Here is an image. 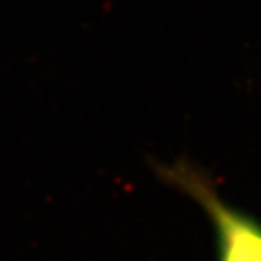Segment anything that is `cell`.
I'll list each match as a JSON object with an SVG mask.
<instances>
[{"instance_id":"1","label":"cell","mask_w":261,"mask_h":261,"mask_svg":"<svg viewBox=\"0 0 261 261\" xmlns=\"http://www.w3.org/2000/svg\"><path fill=\"white\" fill-rule=\"evenodd\" d=\"M161 173L166 180L175 181L185 192L200 200L211 212L219 232L221 261H261V229L246 221L217 200L211 190L184 166L165 168Z\"/></svg>"}]
</instances>
